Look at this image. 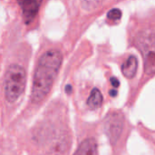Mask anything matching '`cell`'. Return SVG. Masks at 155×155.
<instances>
[{
    "label": "cell",
    "mask_w": 155,
    "mask_h": 155,
    "mask_svg": "<svg viewBox=\"0 0 155 155\" xmlns=\"http://www.w3.org/2000/svg\"><path fill=\"white\" fill-rule=\"evenodd\" d=\"M42 0H17L21 6L25 19L28 22L33 20L37 15Z\"/></svg>",
    "instance_id": "5b68a950"
},
{
    "label": "cell",
    "mask_w": 155,
    "mask_h": 155,
    "mask_svg": "<svg viewBox=\"0 0 155 155\" xmlns=\"http://www.w3.org/2000/svg\"><path fill=\"white\" fill-rule=\"evenodd\" d=\"M25 71L22 66L12 64L8 67L5 78V95L9 103H14L20 97L25 89Z\"/></svg>",
    "instance_id": "7a4b0ae2"
},
{
    "label": "cell",
    "mask_w": 155,
    "mask_h": 155,
    "mask_svg": "<svg viewBox=\"0 0 155 155\" xmlns=\"http://www.w3.org/2000/svg\"><path fill=\"white\" fill-rule=\"evenodd\" d=\"M121 16H122V13L119 9H113L109 11L107 14V17L111 21H117L121 18Z\"/></svg>",
    "instance_id": "30bf717a"
},
{
    "label": "cell",
    "mask_w": 155,
    "mask_h": 155,
    "mask_svg": "<svg viewBox=\"0 0 155 155\" xmlns=\"http://www.w3.org/2000/svg\"><path fill=\"white\" fill-rule=\"evenodd\" d=\"M104 0H82L83 6L87 10H92L99 6Z\"/></svg>",
    "instance_id": "9c48e42d"
},
{
    "label": "cell",
    "mask_w": 155,
    "mask_h": 155,
    "mask_svg": "<svg viewBox=\"0 0 155 155\" xmlns=\"http://www.w3.org/2000/svg\"><path fill=\"white\" fill-rule=\"evenodd\" d=\"M103 104V95L97 88H94L87 99V105L90 109H97L101 107Z\"/></svg>",
    "instance_id": "ba28073f"
},
{
    "label": "cell",
    "mask_w": 155,
    "mask_h": 155,
    "mask_svg": "<svg viewBox=\"0 0 155 155\" xmlns=\"http://www.w3.org/2000/svg\"><path fill=\"white\" fill-rule=\"evenodd\" d=\"M111 83H112V85L115 88H117L119 85H120V83L118 81V79L116 77H112L111 78Z\"/></svg>",
    "instance_id": "8fae6325"
},
{
    "label": "cell",
    "mask_w": 155,
    "mask_h": 155,
    "mask_svg": "<svg viewBox=\"0 0 155 155\" xmlns=\"http://www.w3.org/2000/svg\"><path fill=\"white\" fill-rule=\"evenodd\" d=\"M110 94H111V96L115 97V96L117 95V91H116V90H112V91L110 92Z\"/></svg>",
    "instance_id": "7c38bea8"
},
{
    "label": "cell",
    "mask_w": 155,
    "mask_h": 155,
    "mask_svg": "<svg viewBox=\"0 0 155 155\" xmlns=\"http://www.w3.org/2000/svg\"><path fill=\"white\" fill-rule=\"evenodd\" d=\"M136 45L143 57L145 73L155 74V36L150 33L142 34L137 37Z\"/></svg>",
    "instance_id": "3957f363"
},
{
    "label": "cell",
    "mask_w": 155,
    "mask_h": 155,
    "mask_svg": "<svg viewBox=\"0 0 155 155\" xmlns=\"http://www.w3.org/2000/svg\"><path fill=\"white\" fill-rule=\"evenodd\" d=\"M66 92H67V93H70V92H71V86H70V85H67V86H66Z\"/></svg>",
    "instance_id": "4fadbf2b"
},
{
    "label": "cell",
    "mask_w": 155,
    "mask_h": 155,
    "mask_svg": "<svg viewBox=\"0 0 155 155\" xmlns=\"http://www.w3.org/2000/svg\"><path fill=\"white\" fill-rule=\"evenodd\" d=\"M137 68H138L137 58L135 56H134V55H131L123 64V65H122V73L125 77L133 78L135 75L136 72H137Z\"/></svg>",
    "instance_id": "52a82bcc"
},
{
    "label": "cell",
    "mask_w": 155,
    "mask_h": 155,
    "mask_svg": "<svg viewBox=\"0 0 155 155\" xmlns=\"http://www.w3.org/2000/svg\"><path fill=\"white\" fill-rule=\"evenodd\" d=\"M74 155H98L97 143L94 139L84 140Z\"/></svg>",
    "instance_id": "8992f818"
},
{
    "label": "cell",
    "mask_w": 155,
    "mask_h": 155,
    "mask_svg": "<svg viewBox=\"0 0 155 155\" xmlns=\"http://www.w3.org/2000/svg\"><path fill=\"white\" fill-rule=\"evenodd\" d=\"M124 115L120 112L109 114L104 120V132L112 143H116L124 129Z\"/></svg>",
    "instance_id": "277c9868"
},
{
    "label": "cell",
    "mask_w": 155,
    "mask_h": 155,
    "mask_svg": "<svg viewBox=\"0 0 155 155\" xmlns=\"http://www.w3.org/2000/svg\"><path fill=\"white\" fill-rule=\"evenodd\" d=\"M62 59V54L57 50H49L40 57L32 85L31 98L33 102L39 103L49 94L59 72Z\"/></svg>",
    "instance_id": "6da1fadb"
}]
</instances>
